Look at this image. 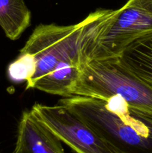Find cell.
Returning <instances> with one entry per match:
<instances>
[{
	"instance_id": "7",
	"label": "cell",
	"mask_w": 152,
	"mask_h": 153,
	"mask_svg": "<svg viewBox=\"0 0 152 153\" xmlns=\"http://www.w3.org/2000/svg\"><path fill=\"white\" fill-rule=\"evenodd\" d=\"M117 58L125 68L152 89V32L130 43Z\"/></svg>"
},
{
	"instance_id": "6",
	"label": "cell",
	"mask_w": 152,
	"mask_h": 153,
	"mask_svg": "<svg viewBox=\"0 0 152 153\" xmlns=\"http://www.w3.org/2000/svg\"><path fill=\"white\" fill-rule=\"evenodd\" d=\"M61 140L31 111L22 113L12 153H65Z\"/></svg>"
},
{
	"instance_id": "5",
	"label": "cell",
	"mask_w": 152,
	"mask_h": 153,
	"mask_svg": "<svg viewBox=\"0 0 152 153\" xmlns=\"http://www.w3.org/2000/svg\"><path fill=\"white\" fill-rule=\"evenodd\" d=\"M31 111L77 153H120L67 106L36 103Z\"/></svg>"
},
{
	"instance_id": "3",
	"label": "cell",
	"mask_w": 152,
	"mask_h": 153,
	"mask_svg": "<svg viewBox=\"0 0 152 153\" xmlns=\"http://www.w3.org/2000/svg\"><path fill=\"white\" fill-rule=\"evenodd\" d=\"M70 95L107 100L119 96L130 105L152 111V89L125 68L117 58L80 64Z\"/></svg>"
},
{
	"instance_id": "1",
	"label": "cell",
	"mask_w": 152,
	"mask_h": 153,
	"mask_svg": "<svg viewBox=\"0 0 152 153\" xmlns=\"http://www.w3.org/2000/svg\"><path fill=\"white\" fill-rule=\"evenodd\" d=\"M120 153H152V111L121 97L107 100L72 96L61 100Z\"/></svg>"
},
{
	"instance_id": "2",
	"label": "cell",
	"mask_w": 152,
	"mask_h": 153,
	"mask_svg": "<svg viewBox=\"0 0 152 153\" xmlns=\"http://www.w3.org/2000/svg\"><path fill=\"white\" fill-rule=\"evenodd\" d=\"M79 23L80 64L118 58L130 43L152 32V0H128L117 10L98 9Z\"/></svg>"
},
{
	"instance_id": "10",
	"label": "cell",
	"mask_w": 152,
	"mask_h": 153,
	"mask_svg": "<svg viewBox=\"0 0 152 153\" xmlns=\"http://www.w3.org/2000/svg\"><path fill=\"white\" fill-rule=\"evenodd\" d=\"M36 63L34 57L27 53H21L7 68L9 79L13 82L28 81L35 72Z\"/></svg>"
},
{
	"instance_id": "4",
	"label": "cell",
	"mask_w": 152,
	"mask_h": 153,
	"mask_svg": "<svg viewBox=\"0 0 152 153\" xmlns=\"http://www.w3.org/2000/svg\"><path fill=\"white\" fill-rule=\"evenodd\" d=\"M80 23L41 24L36 27L20 50L21 53L32 55L36 63L34 76L26 82L27 89H31L34 82L52 71L60 62L69 60L80 62Z\"/></svg>"
},
{
	"instance_id": "8",
	"label": "cell",
	"mask_w": 152,
	"mask_h": 153,
	"mask_svg": "<svg viewBox=\"0 0 152 153\" xmlns=\"http://www.w3.org/2000/svg\"><path fill=\"white\" fill-rule=\"evenodd\" d=\"M80 62L64 61L60 62L53 70L37 79L31 87L52 95L70 97V91L77 81L80 71Z\"/></svg>"
},
{
	"instance_id": "9",
	"label": "cell",
	"mask_w": 152,
	"mask_h": 153,
	"mask_svg": "<svg viewBox=\"0 0 152 153\" xmlns=\"http://www.w3.org/2000/svg\"><path fill=\"white\" fill-rule=\"evenodd\" d=\"M31 24V12L23 0H0V26L5 35L17 40Z\"/></svg>"
}]
</instances>
